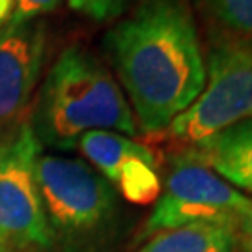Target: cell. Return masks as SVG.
<instances>
[{
    "instance_id": "cell-4",
    "label": "cell",
    "mask_w": 252,
    "mask_h": 252,
    "mask_svg": "<svg viewBox=\"0 0 252 252\" xmlns=\"http://www.w3.org/2000/svg\"><path fill=\"white\" fill-rule=\"evenodd\" d=\"M243 120H252V43L217 32L206 58V84L166 133L185 148Z\"/></svg>"
},
{
    "instance_id": "cell-10",
    "label": "cell",
    "mask_w": 252,
    "mask_h": 252,
    "mask_svg": "<svg viewBox=\"0 0 252 252\" xmlns=\"http://www.w3.org/2000/svg\"><path fill=\"white\" fill-rule=\"evenodd\" d=\"M136 252H239L230 226L192 224L148 237Z\"/></svg>"
},
{
    "instance_id": "cell-3",
    "label": "cell",
    "mask_w": 252,
    "mask_h": 252,
    "mask_svg": "<svg viewBox=\"0 0 252 252\" xmlns=\"http://www.w3.org/2000/svg\"><path fill=\"white\" fill-rule=\"evenodd\" d=\"M36 181L54 252H112L122 230L118 190L82 159L39 153Z\"/></svg>"
},
{
    "instance_id": "cell-11",
    "label": "cell",
    "mask_w": 252,
    "mask_h": 252,
    "mask_svg": "<svg viewBox=\"0 0 252 252\" xmlns=\"http://www.w3.org/2000/svg\"><path fill=\"white\" fill-rule=\"evenodd\" d=\"M220 32L252 43V0H194Z\"/></svg>"
},
{
    "instance_id": "cell-8",
    "label": "cell",
    "mask_w": 252,
    "mask_h": 252,
    "mask_svg": "<svg viewBox=\"0 0 252 252\" xmlns=\"http://www.w3.org/2000/svg\"><path fill=\"white\" fill-rule=\"evenodd\" d=\"M77 148L101 176L136 206H148L161 194L157 159L148 146L114 131H90Z\"/></svg>"
},
{
    "instance_id": "cell-7",
    "label": "cell",
    "mask_w": 252,
    "mask_h": 252,
    "mask_svg": "<svg viewBox=\"0 0 252 252\" xmlns=\"http://www.w3.org/2000/svg\"><path fill=\"white\" fill-rule=\"evenodd\" d=\"M47 58L43 19L13 23L0 28V136L28 120Z\"/></svg>"
},
{
    "instance_id": "cell-2",
    "label": "cell",
    "mask_w": 252,
    "mask_h": 252,
    "mask_svg": "<svg viewBox=\"0 0 252 252\" xmlns=\"http://www.w3.org/2000/svg\"><path fill=\"white\" fill-rule=\"evenodd\" d=\"M37 144L71 152L90 131L136 136V122L116 77L94 53L69 45L37 90L28 116Z\"/></svg>"
},
{
    "instance_id": "cell-12",
    "label": "cell",
    "mask_w": 252,
    "mask_h": 252,
    "mask_svg": "<svg viewBox=\"0 0 252 252\" xmlns=\"http://www.w3.org/2000/svg\"><path fill=\"white\" fill-rule=\"evenodd\" d=\"M69 8L95 21H110L124 13L129 0H67Z\"/></svg>"
},
{
    "instance_id": "cell-6",
    "label": "cell",
    "mask_w": 252,
    "mask_h": 252,
    "mask_svg": "<svg viewBox=\"0 0 252 252\" xmlns=\"http://www.w3.org/2000/svg\"><path fill=\"white\" fill-rule=\"evenodd\" d=\"M39 153L28 120L0 136V235L30 251L54 252L36 181Z\"/></svg>"
},
{
    "instance_id": "cell-5",
    "label": "cell",
    "mask_w": 252,
    "mask_h": 252,
    "mask_svg": "<svg viewBox=\"0 0 252 252\" xmlns=\"http://www.w3.org/2000/svg\"><path fill=\"white\" fill-rule=\"evenodd\" d=\"M252 198L234 189L190 150L170 162V170L144 226V237L192 224L237 226Z\"/></svg>"
},
{
    "instance_id": "cell-15",
    "label": "cell",
    "mask_w": 252,
    "mask_h": 252,
    "mask_svg": "<svg viewBox=\"0 0 252 252\" xmlns=\"http://www.w3.org/2000/svg\"><path fill=\"white\" fill-rule=\"evenodd\" d=\"M0 252H39V251H30V249H25V247H19V245L11 243L6 237L0 235Z\"/></svg>"
},
{
    "instance_id": "cell-1",
    "label": "cell",
    "mask_w": 252,
    "mask_h": 252,
    "mask_svg": "<svg viewBox=\"0 0 252 252\" xmlns=\"http://www.w3.org/2000/svg\"><path fill=\"white\" fill-rule=\"evenodd\" d=\"M138 133H164L206 84V58L185 0H142L105 34Z\"/></svg>"
},
{
    "instance_id": "cell-16",
    "label": "cell",
    "mask_w": 252,
    "mask_h": 252,
    "mask_svg": "<svg viewBox=\"0 0 252 252\" xmlns=\"http://www.w3.org/2000/svg\"><path fill=\"white\" fill-rule=\"evenodd\" d=\"M0 28H2V27H0Z\"/></svg>"
},
{
    "instance_id": "cell-13",
    "label": "cell",
    "mask_w": 252,
    "mask_h": 252,
    "mask_svg": "<svg viewBox=\"0 0 252 252\" xmlns=\"http://www.w3.org/2000/svg\"><path fill=\"white\" fill-rule=\"evenodd\" d=\"M62 6V0H13V11L9 21L23 23L41 19V15L53 13Z\"/></svg>"
},
{
    "instance_id": "cell-14",
    "label": "cell",
    "mask_w": 252,
    "mask_h": 252,
    "mask_svg": "<svg viewBox=\"0 0 252 252\" xmlns=\"http://www.w3.org/2000/svg\"><path fill=\"white\" fill-rule=\"evenodd\" d=\"M235 237L239 252H252V204L235 226Z\"/></svg>"
},
{
    "instance_id": "cell-9",
    "label": "cell",
    "mask_w": 252,
    "mask_h": 252,
    "mask_svg": "<svg viewBox=\"0 0 252 252\" xmlns=\"http://www.w3.org/2000/svg\"><path fill=\"white\" fill-rule=\"evenodd\" d=\"M234 189L252 194V120H243L187 148Z\"/></svg>"
}]
</instances>
